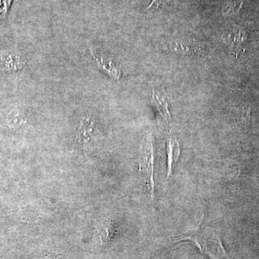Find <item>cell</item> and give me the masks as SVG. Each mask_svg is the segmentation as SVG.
<instances>
[{"mask_svg":"<svg viewBox=\"0 0 259 259\" xmlns=\"http://www.w3.org/2000/svg\"><path fill=\"white\" fill-rule=\"evenodd\" d=\"M183 241L194 243L202 253L212 259H230L220 237L211 228L202 226V221L195 231L175 240V243H177Z\"/></svg>","mask_w":259,"mask_h":259,"instance_id":"6da1fadb","label":"cell"},{"mask_svg":"<svg viewBox=\"0 0 259 259\" xmlns=\"http://www.w3.org/2000/svg\"><path fill=\"white\" fill-rule=\"evenodd\" d=\"M140 169L144 175L145 182L148 185L151 197L153 198L155 185V156L151 134H148L143 141L140 158Z\"/></svg>","mask_w":259,"mask_h":259,"instance_id":"7a4b0ae2","label":"cell"},{"mask_svg":"<svg viewBox=\"0 0 259 259\" xmlns=\"http://www.w3.org/2000/svg\"><path fill=\"white\" fill-rule=\"evenodd\" d=\"M98 130L91 115H87L80 122L74 141V148L79 151H86L91 146L94 139L97 137Z\"/></svg>","mask_w":259,"mask_h":259,"instance_id":"3957f363","label":"cell"},{"mask_svg":"<svg viewBox=\"0 0 259 259\" xmlns=\"http://www.w3.org/2000/svg\"><path fill=\"white\" fill-rule=\"evenodd\" d=\"M88 49L94 62L96 64L99 69L102 70L104 72L116 79H120L121 71L115 67L111 59L101 54L93 44H89Z\"/></svg>","mask_w":259,"mask_h":259,"instance_id":"277c9868","label":"cell"},{"mask_svg":"<svg viewBox=\"0 0 259 259\" xmlns=\"http://www.w3.org/2000/svg\"><path fill=\"white\" fill-rule=\"evenodd\" d=\"M180 144L177 139L168 140L167 145V155H168V174L166 178H169L172 175L174 168L180 157Z\"/></svg>","mask_w":259,"mask_h":259,"instance_id":"5b68a950","label":"cell"},{"mask_svg":"<svg viewBox=\"0 0 259 259\" xmlns=\"http://www.w3.org/2000/svg\"><path fill=\"white\" fill-rule=\"evenodd\" d=\"M23 60L13 54H3L0 55V69L4 71L16 70L23 67Z\"/></svg>","mask_w":259,"mask_h":259,"instance_id":"8992f818","label":"cell"},{"mask_svg":"<svg viewBox=\"0 0 259 259\" xmlns=\"http://www.w3.org/2000/svg\"><path fill=\"white\" fill-rule=\"evenodd\" d=\"M152 97L153 101L157 107L160 113L161 114L165 120H168L171 117V115H170L169 110H168L166 97L164 96L163 94L158 93L156 90V91L153 90Z\"/></svg>","mask_w":259,"mask_h":259,"instance_id":"52a82bcc","label":"cell"},{"mask_svg":"<svg viewBox=\"0 0 259 259\" xmlns=\"http://www.w3.org/2000/svg\"><path fill=\"white\" fill-rule=\"evenodd\" d=\"M171 47L174 52L183 55L197 54L202 50L199 45L190 42H175L172 44Z\"/></svg>","mask_w":259,"mask_h":259,"instance_id":"ba28073f","label":"cell"},{"mask_svg":"<svg viewBox=\"0 0 259 259\" xmlns=\"http://www.w3.org/2000/svg\"><path fill=\"white\" fill-rule=\"evenodd\" d=\"M114 227L110 221H104L100 223L97 230V238L102 243H107L113 236Z\"/></svg>","mask_w":259,"mask_h":259,"instance_id":"9c48e42d","label":"cell"},{"mask_svg":"<svg viewBox=\"0 0 259 259\" xmlns=\"http://www.w3.org/2000/svg\"><path fill=\"white\" fill-rule=\"evenodd\" d=\"M168 1H169V0H152L151 5L148 7L147 10L149 9V8H152V7H155V8H158V7L161 6L163 3H166V2Z\"/></svg>","mask_w":259,"mask_h":259,"instance_id":"30bf717a","label":"cell"}]
</instances>
